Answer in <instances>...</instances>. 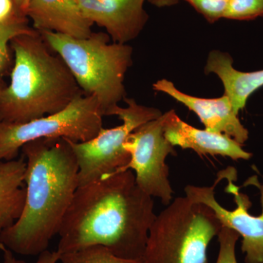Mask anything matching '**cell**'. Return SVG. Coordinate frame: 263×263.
Returning <instances> with one entry per match:
<instances>
[{"mask_svg": "<svg viewBox=\"0 0 263 263\" xmlns=\"http://www.w3.org/2000/svg\"><path fill=\"white\" fill-rule=\"evenodd\" d=\"M155 202L130 170L78 187L60 228L57 252L90 246L106 247L118 257L143 258L155 220Z\"/></svg>", "mask_w": 263, "mask_h": 263, "instance_id": "obj_1", "label": "cell"}, {"mask_svg": "<svg viewBox=\"0 0 263 263\" xmlns=\"http://www.w3.org/2000/svg\"><path fill=\"white\" fill-rule=\"evenodd\" d=\"M26 160L25 201L18 219L0 233V245L14 254L48 250L79 187V165L65 138H42L22 148Z\"/></svg>", "mask_w": 263, "mask_h": 263, "instance_id": "obj_2", "label": "cell"}, {"mask_svg": "<svg viewBox=\"0 0 263 263\" xmlns=\"http://www.w3.org/2000/svg\"><path fill=\"white\" fill-rule=\"evenodd\" d=\"M14 64L0 89V122H27L61 111L83 94L65 62L34 29L10 43Z\"/></svg>", "mask_w": 263, "mask_h": 263, "instance_id": "obj_3", "label": "cell"}, {"mask_svg": "<svg viewBox=\"0 0 263 263\" xmlns=\"http://www.w3.org/2000/svg\"><path fill=\"white\" fill-rule=\"evenodd\" d=\"M39 32L65 62L83 93L98 99L104 117L127 98L124 79L133 65V48L127 43H110V36L104 32L86 38Z\"/></svg>", "mask_w": 263, "mask_h": 263, "instance_id": "obj_4", "label": "cell"}, {"mask_svg": "<svg viewBox=\"0 0 263 263\" xmlns=\"http://www.w3.org/2000/svg\"><path fill=\"white\" fill-rule=\"evenodd\" d=\"M221 228L210 207L177 197L156 216L143 263H208V247Z\"/></svg>", "mask_w": 263, "mask_h": 263, "instance_id": "obj_5", "label": "cell"}, {"mask_svg": "<svg viewBox=\"0 0 263 263\" xmlns=\"http://www.w3.org/2000/svg\"><path fill=\"white\" fill-rule=\"evenodd\" d=\"M103 117L98 99L83 93L57 113L27 122H0V161L16 159L24 145L42 138L89 141L103 128Z\"/></svg>", "mask_w": 263, "mask_h": 263, "instance_id": "obj_6", "label": "cell"}, {"mask_svg": "<svg viewBox=\"0 0 263 263\" xmlns=\"http://www.w3.org/2000/svg\"><path fill=\"white\" fill-rule=\"evenodd\" d=\"M127 107L114 108L110 116H117L122 124L114 128H102L92 139L74 142L67 139L79 165V186L120 172L130 160L124 148L128 136L142 124L162 115L158 109L139 105L134 99L124 100Z\"/></svg>", "mask_w": 263, "mask_h": 263, "instance_id": "obj_7", "label": "cell"}, {"mask_svg": "<svg viewBox=\"0 0 263 263\" xmlns=\"http://www.w3.org/2000/svg\"><path fill=\"white\" fill-rule=\"evenodd\" d=\"M124 148L130 160L120 172L134 171L138 186L168 205L174 191L166 159L168 155H176V152L164 136L163 114L135 129L124 143Z\"/></svg>", "mask_w": 263, "mask_h": 263, "instance_id": "obj_8", "label": "cell"}, {"mask_svg": "<svg viewBox=\"0 0 263 263\" xmlns=\"http://www.w3.org/2000/svg\"><path fill=\"white\" fill-rule=\"evenodd\" d=\"M224 179H228L227 193L234 197L236 209L228 210L221 206L215 198V185L224 178L222 173L218 175L217 181L212 186H196L188 185L185 187L186 197L194 202H200L210 207L222 227L230 228L242 237L241 250L245 254L246 263H263V183L251 178L249 182L257 186L260 192L262 213L259 216L249 214L252 202L249 197L240 192V189L233 183L236 179L235 169L224 171Z\"/></svg>", "mask_w": 263, "mask_h": 263, "instance_id": "obj_9", "label": "cell"}, {"mask_svg": "<svg viewBox=\"0 0 263 263\" xmlns=\"http://www.w3.org/2000/svg\"><path fill=\"white\" fill-rule=\"evenodd\" d=\"M146 0H77L83 13L92 24L106 30L114 43H127L144 28L148 15Z\"/></svg>", "mask_w": 263, "mask_h": 263, "instance_id": "obj_10", "label": "cell"}, {"mask_svg": "<svg viewBox=\"0 0 263 263\" xmlns=\"http://www.w3.org/2000/svg\"><path fill=\"white\" fill-rule=\"evenodd\" d=\"M153 89L169 95L196 114L205 129L226 135L243 145L249 138V132L235 113L227 95L206 99L185 94L171 81L162 79L153 84Z\"/></svg>", "mask_w": 263, "mask_h": 263, "instance_id": "obj_11", "label": "cell"}, {"mask_svg": "<svg viewBox=\"0 0 263 263\" xmlns=\"http://www.w3.org/2000/svg\"><path fill=\"white\" fill-rule=\"evenodd\" d=\"M164 115V133L174 146L192 149L200 155L222 156L233 160H248L252 154L230 137L197 129L180 119L174 110Z\"/></svg>", "mask_w": 263, "mask_h": 263, "instance_id": "obj_12", "label": "cell"}, {"mask_svg": "<svg viewBox=\"0 0 263 263\" xmlns=\"http://www.w3.org/2000/svg\"><path fill=\"white\" fill-rule=\"evenodd\" d=\"M27 15L33 28L77 38L89 37L94 24L86 18L77 0H28Z\"/></svg>", "mask_w": 263, "mask_h": 263, "instance_id": "obj_13", "label": "cell"}, {"mask_svg": "<svg viewBox=\"0 0 263 263\" xmlns=\"http://www.w3.org/2000/svg\"><path fill=\"white\" fill-rule=\"evenodd\" d=\"M233 60L229 53L219 51L209 53L205 72L214 73L220 79L224 94L229 98L235 113L245 108L250 95L263 86V70L241 72L233 66Z\"/></svg>", "mask_w": 263, "mask_h": 263, "instance_id": "obj_14", "label": "cell"}, {"mask_svg": "<svg viewBox=\"0 0 263 263\" xmlns=\"http://www.w3.org/2000/svg\"><path fill=\"white\" fill-rule=\"evenodd\" d=\"M26 160L24 157L0 161V233L11 226L23 210Z\"/></svg>", "mask_w": 263, "mask_h": 263, "instance_id": "obj_15", "label": "cell"}, {"mask_svg": "<svg viewBox=\"0 0 263 263\" xmlns=\"http://www.w3.org/2000/svg\"><path fill=\"white\" fill-rule=\"evenodd\" d=\"M58 263H143V259H125L118 257L106 247L90 246L60 254Z\"/></svg>", "mask_w": 263, "mask_h": 263, "instance_id": "obj_16", "label": "cell"}, {"mask_svg": "<svg viewBox=\"0 0 263 263\" xmlns=\"http://www.w3.org/2000/svg\"><path fill=\"white\" fill-rule=\"evenodd\" d=\"M0 28L22 33L34 29L29 27L28 17L19 9L15 0H0Z\"/></svg>", "mask_w": 263, "mask_h": 263, "instance_id": "obj_17", "label": "cell"}, {"mask_svg": "<svg viewBox=\"0 0 263 263\" xmlns=\"http://www.w3.org/2000/svg\"><path fill=\"white\" fill-rule=\"evenodd\" d=\"M263 16V0H229L223 18L249 21Z\"/></svg>", "mask_w": 263, "mask_h": 263, "instance_id": "obj_18", "label": "cell"}, {"mask_svg": "<svg viewBox=\"0 0 263 263\" xmlns=\"http://www.w3.org/2000/svg\"><path fill=\"white\" fill-rule=\"evenodd\" d=\"M217 237L219 250L216 263H238L235 247L240 235L234 230L222 227Z\"/></svg>", "mask_w": 263, "mask_h": 263, "instance_id": "obj_19", "label": "cell"}, {"mask_svg": "<svg viewBox=\"0 0 263 263\" xmlns=\"http://www.w3.org/2000/svg\"><path fill=\"white\" fill-rule=\"evenodd\" d=\"M200 13L209 23L223 18L229 0H184Z\"/></svg>", "mask_w": 263, "mask_h": 263, "instance_id": "obj_20", "label": "cell"}, {"mask_svg": "<svg viewBox=\"0 0 263 263\" xmlns=\"http://www.w3.org/2000/svg\"><path fill=\"white\" fill-rule=\"evenodd\" d=\"M0 251L3 254V263H29L15 257L13 252L7 249L4 246L0 245ZM60 253L57 251L46 250L38 255L35 262L32 263H58L60 260Z\"/></svg>", "mask_w": 263, "mask_h": 263, "instance_id": "obj_21", "label": "cell"}, {"mask_svg": "<svg viewBox=\"0 0 263 263\" xmlns=\"http://www.w3.org/2000/svg\"><path fill=\"white\" fill-rule=\"evenodd\" d=\"M34 31V30H33ZM28 33V32H27ZM24 33L0 28V76L6 69L10 60L9 46L13 37ZM0 86V89H2Z\"/></svg>", "mask_w": 263, "mask_h": 263, "instance_id": "obj_22", "label": "cell"}, {"mask_svg": "<svg viewBox=\"0 0 263 263\" xmlns=\"http://www.w3.org/2000/svg\"><path fill=\"white\" fill-rule=\"evenodd\" d=\"M148 2L155 6L159 8H163V7L173 6L177 4L179 0H148Z\"/></svg>", "mask_w": 263, "mask_h": 263, "instance_id": "obj_23", "label": "cell"}, {"mask_svg": "<svg viewBox=\"0 0 263 263\" xmlns=\"http://www.w3.org/2000/svg\"><path fill=\"white\" fill-rule=\"evenodd\" d=\"M19 9L27 15V5H28V0H15Z\"/></svg>", "mask_w": 263, "mask_h": 263, "instance_id": "obj_24", "label": "cell"}]
</instances>
